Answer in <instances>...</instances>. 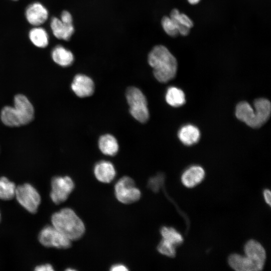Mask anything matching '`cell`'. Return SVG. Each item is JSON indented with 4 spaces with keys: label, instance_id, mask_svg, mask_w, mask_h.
Masks as SVG:
<instances>
[{
    "label": "cell",
    "instance_id": "1",
    "mask_svg": "<svg viewBox=\"0 0 271 271\" xmlns=\"http://www.w3.org/2000/svg\"><path fill=\"white\" fill-rule=\"evenodd\" d=\"M148 61L158 81L166 83L175 76L177 71V61L165 46H155L148 55Z\"/></svg>",
    "mask_w": 271,
    "mask_h": 271
},
{
    "label": "cell",
    "instance_id": "2",
    "mask_svg": "<svg viewBox=\"0 0 271 271\" xmlns=\"http://www.w3.org/2000/svg\"><path fill=\"white\" fill-rule=\"evenodd\" d=\"M34 108L28 98L19 94L14 98V106H6L1 112V119L6 125L20 126L30 123L34 117Z\"/></svg>",
    "mask_w": 271,
    "mask_h": 271
},
{
    "label": "cell",
    "instance_id": "3",
    "mask_svg": "<svg viewBox=\"0 0 271 271\" xmlns=\"http://www.w3.org/2000/svg\"><path fill=\"white\" fill-rule=\"evenodd\" d=\"M253 109L247 102H239L236 106L235 114L237 118L253 128L260 127L269 119L271 104L265 98L255 100Z\"/></svg>",
    "mask_w": 271,
    "mask_h": 271
},
{
    "label": "cell",
    "instance_id": "4",
    "mask_svg": "<svg viewBox=\"0 0 271 271\" xmlns=\"http://www.w3.org/2000/svg\"><path fill=\"white\" fill-rule=\"evenodd\" d=\"M52 225L71 241L81 238L85 231L82 220L74 211L64 208L51 216Z\"/></svg>",
    "mask_w": 271,
    "mask_h": 271
},
{
    "label": "cell",
    "instance_id": "5",
    "mask_svg": "<svg viewBox=\"0 0 271 271\" xmlns=\"http://www.w3.org/2000/svg\"><path fill=\"white\" fill-rule=\"evenodd\" d=\"M125 95L132 116L141 123L147 122L149 118V112L144 93L136 87H129L126 90Z\"/></svg>",
    "mask_w": 271,
    "mask_h": 271
},
{
    "label": "cell",
    "instance_id": "6",
    "mask_svg": "<svg viewBox=\"0 0 271 271\" xmlns=\"http://www.w3.org/2000/svg\"><path fill=\"white\" fill-rule=\"evenodd\" d=\"M116 199L121 203L129 204L138 201L141 198V192L136 187L134 180L128 176L121 178L114 186Z\"/></svg>",
    "mask_w": 271,
    "mask_h": 271
},
{
    "label": "cell",
    "instance_id": "7",
    "mask_svg": "<svg viewBox=\"0 0 271 271\" xmlns=\"http://www.w3.org/2000/svg\"><path fill=\"white\" fill-rule=\"evenodd\" d=\"M15 197L28 211L31 213L37 212L41 203V196L31 184L25 183L17 187Z\"/></svg>",
    "mask_w": 271,
    "mask_h": 271
},
{
    "label": "cell",
    "instance_id": "8",
    "mask_svg": "<svg viewBox=\"0 0 271 271\" xmlns=\"http://www.w3.org/2000/svg\"><path fill=\"white\" fill-rule=\"evenodd\" d=\"M39 242L47 247L67 249L71 247V241L52 225L44 227L38 236Z\"/></svg>",
    "mask_w": 271,
    "mask_h": 271
},
{
    "label": "cell",
    "instance_id": "9",
    "mask_svg": "<svg viewBox=\"0 0 271 271\" xmlns=\"http://www.w3.org/2000/svg\"><path fill=\"white\" fill-rule=\"evenodd\" d=\"M50 197L56 204L65 201L74 188V183L69 176H56L51 180Z\"/></svg>",
    "mask_w": 271,
    "mask_h": 271
},
{
    "label": "cell",
    "instance_id": "10",
    "mask_svg": "<svg viewBox=\"0 0 271 271\" xmlns=\"http://www.w3.org/2000/svg\"><path fill=\"white\" fill-rule=\"evenodd\" d=\"M72 91L79 97H88L94 91V84L89 77L81 74H77L71 85Z\"/></svg>",
    "mask_w": 271,
    "mask_h": 271
},
{
    "label": "cell",
    "instance_id": "11",
    "mask_svg": "<svg viewBox=\"0 0 271 271\" xmlns=\"http://www.w3.org/2000/svg\"><path fill=\"white\" fill-rule=\"evenodd\" d=\"M244 250L245 255L262 270L266 259V253L263 246L257 241L250 240L245 244Z\"/></svg>",
    "mask_w": 271,
    "mask_h": 271
},
{
    "label": "cell",
    "instance_id": "12",
    "mask_svg": "<svg viewBox=\"0 0 271 271\" xmlns=\"http://www.w3.org/2000/svg\"><path fill=\"white\" fill-rule=\"evenodd\" d=\"M26 17L30 24L38 26L47 20L48 12L41 4L35 3L29 5L27 8Z\"/></svg>",
    "mask_w": 271,
    "mask_h": 271
},
{
    "label": "cell",
    "instance_id": "13",
    "mask_svg": "<svg viewBox=\"0 0 271 271\" xmlns=\"http://www.w3.org/2000/svg\"><path fill=\"white\" fill-rule=\"evenodd\" d=\"M94 174L95 178L99 182L109 183L115 178L116 171L111 162L101 161L95 164L94 168Z\"/></svg>",
    "mask_w": 271,
    "mask_h": 271
},
{
    "label": "cell",
    "instance_id": "14",
    "mask_svg": "<svg viewBox=\"0 0 271 271\" xmlns=\"http://www.w3.org/2000/svg\"><path fill=\"white\" fill-rule=\"evenodd\" d=\"M229 265L237 271H258L261 269L246 255L238 254H231L228 259Z\"/></svg>",
    "mask_w": 271,
    "mask_h": 271
},
{
    "label": "cell",
    "instance_id": "15",
    "mask_svg": "<svg viewBox=\"0 0 271 271\" xmlns=\"http://www.w3.org/2000/svg\"><path fill=\"white\" fill-rule=\"evenodd\" d=\"M205 176L204 169L199 166H193L187 169L182 174L181 181L186 187L192 188L202 181Z\"/></svg>",
    "mask_w": 271,
    "mask_h": 271
},
{
    "label": "cell",
    "instance_id": "16",
    "mask_svg": "<svg viewBox=\"0 0 271 271\" xmlns=\"http://www.w3.org/2000/svg\"><path fill=\"white\" fill-rule=\"evenodd\" d=\"M169 17L175 23L180 35L186 36L189 34L193 22L188 16L174 9L171 12Z\"/></svg>",
    "mask_w": 271,
    "mask_h": 271
},
{
    "label": "cell",
    "instance_id": "17",
    "mask_svg": "<svg viewBox=\"0 0 271 271\" xmlns=\"http://www.w3.org/2000/svg\"><path fill=\"white\" fill-rule=\"evenodd\" d=\"M51 28L54 35L58 39L69 40L74 32L72 24L63 22L57 18H53Z\"/></svg>",
    "mask_w": 271,
    "mask_h": 271
},
{
    "label": "cell",
    "instance_id": "18",
    "mask_svg": "<svg viewBox=\"0 0 271 271\" xmlns=\"http://www.w3.org/2000/svg\"><path fill=\"white\" fill-rule=\"evenodd\" d=\"M200 136L199 129L191 124L183 126L178 132V137L185 145L190 146L196 143Z\"/></svg>",
    "mask_w": 271,
    "mask_h": 271
},
{
    "label": "cell",
    "instance_id": "19",
    "mask_svg": "<svg viewBox=\"0 0 271 271\" xmlns=\"http://www.w3.org/2000/svg\"><path fill=\"white\" fill-rule=\"evenodd\" d=\"M98 147L103 154L110 156L115 155L119 149L117 141L110 134H105L100 137Z\"/></svg>",
    "mask_w": 271,
    "mask_h": 271
},
{
    "label": "cell",
    "instance_id": "20",
    "mask_svg": "<svg viewBox=\"0 0 271 271\" xmlns=\"http://www.w3.org/2000/svg\"><path fill=\"white\" fill-rule=\"evenodd\" d=\"M52 57L56 63L63 67L71 65L74 59V56L70 51L60 45L57 46L53 50Z\"/></svg>",
    "mask_w": 271,
    "mask_h": 271
},
{
    "label": "cell",
    "instance_id": "21",
    "mask_svg": "<svg viewBox=\"0 0 271 271\" xmlns=\"http://www.w3.org/2000/svg\"><path fill=\"white\" fill-rule=\"evenodd\" d=\"M165 99L167 103L173 107H179L185 103L184 92L176 87H170L168 89Z\"/></svg>",
    "mask_w": 271,
    "mask_h": 271
},
{
    "label": "cell",
    "instance_id": "22",
    "mask_svg": "<svg viewBox=\"0 0 271 271\" xmlns=\"http://www.w3.org/2000/svg\"><path fill=\"white\" fill-rule=\"evenodd\" d=\"M29 38L34 45L40 48L46 47L49 43L47 33L41 27H36L31 30Z\"/></svg>",
    "mask_w": 271,
    "mask_h": 271
},
{
    "label": "cell",
    "instance_id": "23",
    "mask_svg": "<svg viewBox=\"0 0 271 271\" xmlns=\"http://www.w3.org/2000/svg\"><path fill=\"white\" fill-rule=\"evenodd\" d=\"M15 184L10 181L7 177L0 178V199L9 200L15 196L16 190Z\"/></svg>",
    "mask_w": 271,
    "mask_h": 271
},
{
    "label": "cell",
    "instance_id": "24",
    "mask_svg": "<svg viewBox=\"0 0 271 271\" xmlns=\"http://www.w3.org/2000/svg\"><path fill=\"white\" fill-rule=\"evenodd\" d=\"M160 233L163 239L175 246L181 244L183 241L181 234L173 227L163 226L160 230Z\"/></svg>",
    "mask_w": 271,
    "mask_h": 271
},
{
    "label": "cell",
    "instance_id": "25",
    "mask_svg": "<svg viewBox=\"0 0 271 271\" xmlns=\"http://www.w3.org/2000/svg\"><path fill=\"white\" fill-rule=\"evenodd\" d=\"M161 23L164 30L170 36L175 37L179 35L175 23L170 17H164Z\"/></svg>",
    "mask_w": 271,
    "mask_h": 271
},
{
    "label": "cell",
    "instance_id": "26",
    "mask_svg": "<svg viewBox=\"0 0 271 271\" xmlns=\"http://www.w3.org/2000/svg\"><path fill=\"white\" fill-rule=\"evenodd\" d=\"M175 247L171 243L162 238L157 246V249L163 255L172 257L176 255Z\"/></svg>",
    "mask_w": 271,
    "mask_h": 271
},
{
    "label": "cell",
    "instance_id": "27",
    "mask_svg": "<svg viewBox=\"0 0 271 271\" xmlns=\"http://www.w3.org/2000/svg\"><path fill=\"white\" fill-rule=\"evenodd\" d=\"M160 176L152 178L150 179L149 182V187L154 191H157L160 186V183L162 182L161 179H160Z\"/></svg>",
    "mask_w": 271,
    "mask_h": 271
},
{
    "label": "cell",
    "instance_id": "28",
    "mask_svg": "<svg viewBox=\"0 0 271 271\" xmlns=\"http://www.w3.org/2000/svg\"><path fill=\"white\" fill-rule=\"evenodd\" d=\"M63 22L67 24H72V17L71 14L67 11L62 12L61 15V19Z\"/></svg>",
    "mask_w": 271,
    "mask_h": 271
},
{
    "label": "cell",
    "instance_id": "29",
    "mask_svg": "<svg viewBox=\"0 0 271 271\" xmlns=\"http://www.w3.org/2000/svg\"><path fill=\"white\" fill-rule=\"evenodd\" d=\"M36 271H53L54 268L50 263H46L37 266L35 269Z\"/></svg>",
    "mask_w": 271,
    "mask_h": 271
},
{
    "label": "cell",
    "instance_id": "30",
    "mask_svg": "<svg viewBox=\"0 0 271 271\" xmlns=\"http://www.w3.org/2000/svg\"><path fill=\"white\" fill-rule=\"evenodd\" d=\"M110 270L112 271L128 270L126 266L122 264H115L111 266Z\"/></svg>",
    "mask_w": 271,
    "mask_h": 271
},
{
    "label": "cell",
    "instance_id": "31",
    "mask_svg": "<svg viewBox=\"0 0 271 271\" xmlns=\"http://www.w3.org/2000/svg\"><path fill=\"white\" fill-rule=\"evenodd\" d=\"M263 196L264 198V200L267 204H268L269 205H270V202H271V194L270 191L268 189H265L263 191Z\"/></svg>",
    "mask_w": 271,
    "mask_h": 271
},
{
    "label": "cell",
    "instance_id": "32",
    "mask_svg": "<svg viewBox=\"0 0 271 271\" xmlns=\"http://www.w3.org/2000/svg\"><path fill=\"white\" fill-rule=\"evenodd\" d=\"M188 2L191 5H196L199 3L200 0H187Z\"/></svg>",
    "mask_w": 271,
    "mask_h": 271
},
{
    "label": "cell",
    "instance_id": "33",
    "mask_svg": "<svg viewBox=\"0 0 271 271\" xmlns=\"http://www.w3.org/2000/svg\"><path fill=\"white\" fill-rule=\"evenodd\" d=\"M0 219H1V214H0Z\"/></svg>",
    "mask_w": 271,
    "mask_h": 271
},
{
    "label": "cell",
    "instance_id": "34",
    "mask_svg": "<svg viewBox=\"0 0 271 271\" xmlns=\"http://www.w3.org/2000/svg\"><path fill=\"white\" fill-rule=\"evenodd\" d=\"M13 1H17V0H13Z\"/></svg>",
    "mask_w": 271,
    "mask_h": 271
}]
</instances>
